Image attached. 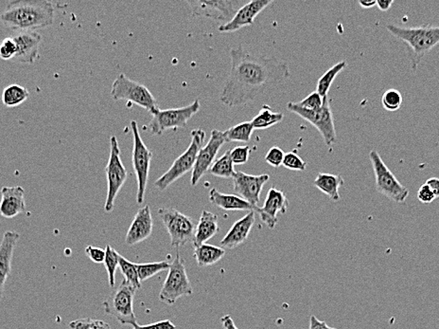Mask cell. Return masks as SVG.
<instances>
[{
    "mask_svg": "<svg viewBox=\"0 0 439 329\" xmlns=\"http://www.w3.org/2000/svg\"><path fill=\"white\" fill-rule=\"evenodd\" d=\"M108 182V192L106 200H105V213H111L114 209L115 200L119 194L122 186L124 185L128 178L126 168L122 162L120 157V148L119 142L115 136L110 138V155L106 167H105Z\"/></svg>",
    "mask_w": 439,
    "mask_h": 329,
    "instance_id": "cell-10",
    "label": "cell"
},
{
    "mask_svg": "<svg viewBox=\"0 0 439 329\" xmlns=\"http://www.w3.org/2000/svg\"><path fill=\"white\" fill-rule=\"evenodd\" d=\"M359 4L363 9L373 8L374 6L377 5V0H372V1H359Z\"/></svg>",
    "mask_w": 439,
    "mask_h": 329,
    "instance_id": "cell-50",
    "label": "cell"
},
{
    "mask_svg": "<svg viewBox=\"0 0 439 329\" xmlns=\"http://www.w3.org/2000/svg\"><path fill=\"white\" fill-rule=\"evenodd\" d=\"M119 267L122 275L124 276V280L128 284L135 288V290H139L142 288V282H140L139 275H137L135 264L131 261L127 260L124 256L120 255Z\"/></svg>",
    "mask_w": 439,
    "mask_h": 329,
    "instance_id": "cell-35",
    "label": "cell"
},
{
    "mask_svg": "<svg viewBox=\"0 0 439 329\" xmlns=\"http://www.w3.org/2000/svg\"><path fill=\"white\" fill-rule=\"evenodd\" d=\"M272 3V0H252L243 5L229 22L219 27V32H234L251 26L254 24L256 17Z\"/></svg>",
    "mask_w": 439,
    "mask_h": 329,
    "instance_id": "cell-19",
    "label": "cell"
},
{
    "mask_svg": "<svg viewBox=\"0 0 439 329\" xmlns=\"http://www.w3.org/2000/svg\"><path fill=\"white\" fill-rule=\"evenodd\" d=\"M403 96L397 89H388L381 97V105L386 112H394L401 109Z\"/></svg>",
    "mask_w": 439,
    "mask_h": 329,
    "instance_id": "cell-36",
    "label": "cell"
},
{
    "mask_svg": "<svg viewBox=\"0 0 439 329\" xmlns=\"http://www.w3.org/2000/svg\"><path fill=\"white\" fill-rule=\"evenodd\" d=\"M158 215L169 233L172 247L178 248L193 240L197 225L193 218L172 208H160Z\"/></svg>",
    "mask_w": 439,
    "mask_h": 329,
    "instance_id": "cell-11",
    "label": "cell"
},
{
    "mask_svg": "<svg viewBox=\"0 0 439 329\" xmlns=\"http://www.w3.org/2000/svg\"><path fill=\"white\" fill-rule=\"evenodd\" d=\"M225 255V248L207 244V243L194 247V253H193L199 267H208V266L214 265L222 260Z\"/></svg>",
    "mask_w": 439,
    "mask_h": 329,
    "instance_id": "cell-27",
    "label": "cell"
},
{
    "mask_svg": "<svg viewBox=\"0 0 439 329\" xmlns=\"http://www.w3.org/2000/svg\"><path fill=\"white\" fill-rule=\"evenodd\" d=\"M193 295L192 284L185 270V260L177 250L175 260L170 264L169 273L159 293V300L172 306L183 296Z\"/></svg>",
    "mask_w": 439,
    "mask_h": 329,
    "instance_id": "cell-6",
    "label": "cell"
},
{
    "mask_svg": "<svg viewBox=\"0 0 439 329\" xmlns=\"http://www.w3.org/2000/svg\"><path fill=\"white\" fill-rule=\"evenodd\" d=\"M285 153L282 148L273 147L270 148L269 151L265 156V162L273 167H280L282 165L284 160Z\"/></svg>",
    "mask_w": 439,
    "mask_h": 329,
    "instance_id": "cell-42",
    "label": "cell"
},
{
    "mask_svg": "<svg viewBox=\"0 0 439 329\" xmlns=\"http://www.w3.org/2000/svg\"><path fill=\"white\" fill-rule=\"evenodd\" d=\"M393 3V0H377L378 8L380 9L381 12L388 11Z\"/></svg>",
    "mask_w": 439,
    "mask_h": 329,
    "instance_id": "cell-49",
    "label": "cell"
},
{
    "mask_svg": "<svg viewBox=\"0 0 439 329\" xmlns=\"http://www.w3.org/2000/svg\"><path fill=\"white\" fill-rule=\"evenodd\" d=\"M255 221L256 213L254 211H250L245 217L236 221L225 237L221 241L222 248L225 250V248L233 250V248L243 244L247 241L248 235L255 224Z\"/></svg>",
    "mask_w": 439,
    "mask_h": 329,
    "instance_id": "cell-23",
    "label": "cell"
},
{
    "mask_svg": "<svg viewBox=\"0 0 439 329\" xmlns=\"http://www.w3.org/2000/svg\"><path fill=\"white\" fill-rule=\"evenodd\" d=\"M219 230L218 215L210 211H203L195 229L194 237L192 240L193 246L197 247V246L205 244L207 241L215 237Z\"/></svg>",
    "mask_w": 439,
    "mask_h": 329,
    "instance_id": "cell-24",
    "label": "cell"
},
{
    "mask_svg": "<svg viewBox=\"0 0 439 329\" xmlns=\"http://www.w3.org/2000/svg\"><path fill=\"white\" fill-rule=\"evenodd\" d=\"M19 240V233L7 231L0 242V302L3 297L5 285L11 273L12 258Z\"/></svg>",
    "mask_w": 439,
    "mask_h": 329,
    "instance_id": "cell-20",
    "label": "cell"
},
{
    "mask_svg": "<svg viewBox=\"0 0 439 329\" xmlns=\"http://www.w3.org/2000/svg\"><path fill=\"white\" fill-rule=\"evenodd\" d=\"M131 128L133 138H134V148H133V167L137 178V202L142 204L144 202L145 193L149 180L150 162L153 160V152L146 147L140 136L139 125L135 120H132Z\"/></svg>",
    "mask_w": 439,
    "mask_h": 329,
    "instance_id": "cell-12",
    "label": "cell"
},
{
    "mask_svg": "<svg viewBox=\"0 0 439 329\" xmlns=\"http://www.w3.org/2000/svg\"><path fill=\"white\" fill-rule=\"evenodd\" d=\"M282 165L287 169L301 171V172L307 168V162L293 151L286 153Z\"/></svg>",
    "mask_w": 439,
    "mask_h": 329,
    "instance_id": "cell-39",
    "label": "cell"
},
{
    "mask_svg": "<svg viewBox=\"0 0 439 329\" xmlns=\"http://www.w3.org/2000/svg\"><path fill=\"white\" fill-rule=\"evenodd\" d=\"M133 329H177V326L170 320H163L146 326H140L137 323L133 326Z\"/></svg>",
    "mask_w": 439,
    "mask_h": 329,
    "instance_id": "cell-45",
    "label": "cell"
},
{
    "mask_svg": "<svg viewBox=\"0 0 439 329\" xmlns=\"http://www.w3.org/2000/svg\"><path fill=\"white\" fill-rule=\"evenodd\" d=\"M253 131H254V127L251 122H245L228 128L227 130L223 132V136H224L225 142H248L251 140Z\"/></svg>",
    "mask_w": 439,
    "mask_h": 329,
    "instance_id": "cell-31",
    "label": "cell"
},
{
    "mask_svg": "<svg viewBox=\"0 0 439 329\" xmlns=\"http://www.w3.org/2000/svg\"><path fill=\"white\" fill-rule=\"evenodd\" d=\"M153 228H154V220H153L152 212L150 206L145 205L137 211L135 215L131 226L126 233L125 243L128 246H134L143 242L152 235Z\"/></svg>",
    "mask_w": 439,
    "mask_h": 329,
    "instance_id": "cell-21",
    "label": "cell"
},
{
    "mask_svg": "<svg viewBox=\"0 0 439 329\" xmlns=\"http://www.w3.org/2000/svg\"><path fill=\"white\" fill-rule=\"evenodd\" d=\"M105 253L106 255H105L104 267L107 271L110 287L114 288L116 284V271L120 265V253L110 245H107L105 248Z\"/></svg>",
    "mask_w": 439,
    "mask_h": 329,
    "instance_id": "cell-34",
    "label": "cell"
},
{
    "mask_svg": "<svg viewBox=\"0 0 439 329\" xmlns=\"http://www.w3.org/2000/svg\"><path fill=\"white\" fill-rule=\"evenodd\" d=\"M287 109L313 125L319 131L324 142L328 147H332L337 142L335 118H333L332 107H330V97L324 98L323 105L317 110L304 109L300 107L297 103L293 102L288 103Z\"/></svg>",
    "mask_w": 439,
    "mask_h": 329,
    "instance_id": "cell-7",
    "label": "cell"
},
{
    "mask_svg": "<svg viewBox=\"0 0 439 329\" xmlns=\"http://www.w3.org/2000/svg\"><path fill=\"white\" fill-rule=\"evenodd\" d=\"M170 264L167 261H161V262L135 264L137 275H139L140 282H144L150 277H154L162 271L169 270Z\"/></svg>",
    "mask_w": 439,
    "mask_h": 329,
    "instance_id": "cell-33",
    "label": "cell"
},
{
    "mask_svg": "<svg viewBox=\"0 0 439 329\" xmlns=\"http://www.w3.org/2000/svg\"><path fill=\"white\" fill-rule=\"evenodd\" d=\"M85 255L89 256V259L91 260L92 262L96 264L104 263L105 255H106L104 248L89 246V247L85 248Z\"/></svg>",
    "mask_w": 439,
    "mask_h": 329,
    "instance_id": "cell-43",
    "label": "cell"
},
{
    "mask_svg": "<svg viewBox=\"0 0 439 329\" xmlns=\"http://www.w3.org/2000/svg\"><path fill=\"white\" fill-rule=\"evenodd\" d=\"M308 329H337L335 328H330L327 325V323L324 321L318 320L315 315L311 316L310 319V328Z\"/></svg>",
    "mask_w": 439,
    "mask_h": 329,
    "instance_id": "cell-46",
    "label": "cell"
},
{
    "mask_svg": "<svg viewBox=\"0 0 439 329\" xmlns=\"http://www.w3.org/2000/svg\"><path fill=\"white\" fill-rule=\"evenodd\" d=\"M284 119V115L280 112H273L268 105H264L257 116L251 120L255 129H267L273 125L280 124Z\"/></svg>",
    "mask_w": 439,
    "mask_h": 329,
    "instance_id": "cell-28",
    "label": "cell"
},
{
    "mask_svg": "<svg viewBox=\"0 0 439 329\" xmlns=\"http://www.w3.org/2000/svg\"><path fill=\"white\" fill-rule=\"evenodd\" d=\"M386 30L393 36L405 42L412 51L413 67H418L426 54L439 44V27L426 26L403 28L393 24L386 25Z\"/></svg>",
    "mask_w": 439,
    "mask_h": 329,
    "instance_id": "cell-3",
    "label": "cell"
},
{
    "mask_svg": "<svg viewBox=\"0 0 439 329\" xmlns=\"http://www.w3.org/2000/svg\"><path fill=\"white\" fill-rule=\"evenodd\" d=\"M111 96L115 101H126L128 107L137 105L154 115L159 110L158 103L153 93L144 85L130 79L122 74L113 82Z\"/></svg>",
    "mask_w": 439,
    "mask_h": 329,
    "instance_id": "cell-5",
    "label": "cell"
},
{
    "mask_svg": "<svg viewBox=\"0 0 439 329\" xmlns=\"http://www.w3.org/2000/svg\"><path fill=\"white\" fill-rule=\"evenodd\" d=\"M425 184L430 188L431 192L434 193L435 197L436 198H439V178H429L427 182H425Z\"/></svg>",
    "mask_w": 439,
    "mask_h": 329,
    "instance_id": "cell-47",
    "label": "cell"
},
{
    "mask_svg": "<svg viewBox=\"0 0 439 329\" xmlns=\"http://www.w3.org/2000/svg\"><path fill=\"white\" fill-rule=\"evenodd\" d=\"M54 19V3L47 0H11L0 12V24L16 32L46 29Z\"/></svg>",
    "mask_w": 439,
    "mask_h": 329,
    "instance_id": "cell-2",
    "label": "cell"
},
{
    "mask_svg": "<svg viewBox=\"0 0 439 329\" xmlns=\"http://www.w3.org/2000/svg\"><path fill=\"white\" fill-rule=\"evenodd\" d=\"M251 149L248 145L237 147L230 150V157L236 165L245 164L249 160Z\"/></svg>",
    "mask_w": 439,
    "mask_h": 329,
    "instance_id": "cell-41",
    "label": "cell"
},
{
    "mask_svg": "<svg viewBox=\"0 0 439 329\" xmlns=\"http://www.w3.org/2000/svg\"><path fill=\"white\" fill-rule=\"evenodd\" d=\"M30 97L29 90L17 84L5 87L2 92V103L7 107H16L26 102Z\"/></svg>",
    "mask_w": 439,
    "mask_h": 329,
    "instance_id": "cell-29",
    "label": "cell"
},
{
    "mask_svg": "<svg viewBox=\"0 0 439 329\" xmlns=\"http://www.w3.org/2000/svg\"><path fill=\"white\" fill-rule=\"evenodd\" d=\"M324 98L321 97L317 92L311 93L307 97L304 98L302 101L297 103L300 107L307 110H317L322 107Z\"/></svg>",
    "mask_w": 439,
    "mask_h": 329,
    "instance_id": "cell-40",
    "label": "cell"
},
{
    "mask_svg": "<svg viewBox=\"0 0 439 329\" xmlns=\"http://www.w3.org/2000/svg\"><path fill=\"white\" fill-rule=\"evenodd\" d=\"M16 45L11 36L6 37L0 41V59L3 61H12L16 55Z\"/></svg>",
    "mask_w": 439,
    "mask_h": 329,
    "instance_id": "cell-38",
    "label": "cell"
},
{
    "mask_svg": "<svg viewBox=\"0 0 439 329\" xmlns=\"http://www.w3.org/2000/svg\"><path fill=\"white\" fill-rule=\"evenodd\" d=\"M135 288L124 280L114 288L111 295L104 302V312L113 316L122 325L135 326L137 317L134 312Z\"/></svg>",
    "mask_w": 439,
    "mask_h": 329,
    "instance_id": "cell-8",
    "label": "cell"
},
{
    "mask_svg": "<svg viewBox=\"0 0 439 329\" xmlns=\"http://www.w3.org/2000/svg\"><path fill=\"white\" fill-rule=\"evenodd\" d=\"M194 17L229 22L243 6L239 0H196L187 1Z\"/></svg>",
    "mask_w": 439,
    "mask_h": 329,
    "instance_id": "cell-14",
    "label": "cell"
},
{
    "mask_svg": "<svg viewBox=\"0 0 439 329\" xmlns=\"http://www.w3.org/2000/svg\"><path fill=\"white\" fill-rule=\"evenodd\" d=\"M232 180L235 194L247 200L251 205L257 206L260 202L263 187L269 182L270 176L249 175L238 171Z\"/></svg>",
    "mask_w": 439,
    "mask_h": 329,
    "instance_id": "cell-15",
    "label": "cell"
},
{
    "mask_svg": "<svg viewBox=\"0 0 439 329\" xmlns=\"http://www.w3.org/2000/svg\"><path fill=\"white\" fill-rule=\"evenodd\" d=\"M225 142L223 132L213 129L207 144L202 147L197 156L196 163L193 168L192 180H190L192 186H196L201 178L204 177L205 173L212 167L218 152L220 151L221 147L224 145Z\"/></svg>",
    "mask_w": 439,
    "mask_h": 329,
    "instance_id": "cell-16",
    "label": "cell"
},
{
    "mask_svg": "<svg viewBox=\"0 0 439 329\" xmlns=\"http://www.w3.org/2000/svg\"><path fill=\"white\" fill-rule=\"evenodd\" d=\"M289 200L287 195L282 190L271 188L268 191L267 197L262 208L256 206L254 212L258 213L260 220L269 229H273L278 223V213H287Z\"/></svg>",
    "mask_w": 439,
    "mask_h": 329,
    "instance_id": "cell-17",
    "label": "cell"
},
{
    "mask_svg": "<svg viewBox=\"0 0 439 329\" xmlns=\"http://www.w3.org/2000/svg\"><path fill=\"white\" fill-rule=\"evenodd\" d=\"M16 45V55L12 62L19 64H34L39 59L42 35L38 32H16L12 35Z\"/></svg>",
    "mask_w": 439,
    "mask_h": 329,
    "instance_id": "cell-18",
    "label": "cell"
},
{
    "mask_svg": "<svg viewBox=\"0 0 439 329\" xmlns=\"http://www.w3.org/2000/svg\"><path fill=\"white\" fill-rule=\"evenodd\" d=\"M210 174L214 177L223 178H233L236 174L234 163L230 157V150L225 152L222 157L216 160L210 169Z\"/></svg>",
    "mask_w": 439,
    "mask_h": 329,
    "instance_id": "cell-32",
    "label": "cell"
},
{
    "mask_svg": "<svg viewBox=\"0 0 439 329\" xmlns=\"http://www.w3.org/2000/svg\"><path fill=\"white\" fill-rule=\"evenodd\" d=\"M190 134H192V142L187 150L175 160L172 167L164 175L155 180V187L158 190H166L172 183L194 168L197 156L204 147L205 132L202 128H198V129L192 130Z\"/></svg>",
    "mask_w": 439,
    "mask_h": 329,
    "instance_id": "cell-4",
    "label": "cell"
},
{
    "mask_svg": "<svg viewBox=\"0 0 439 329\" xmlns=\"http://www.w3.org/2000/svg\"><path fill=\"white\" fill-rule=\"evenodd\" d=\"M416 197H418V200H420L421 203H424V204H430V203L433 202L436 198L430 188H429L425 183L418 189Z\"/></svg>",
    "mask_w": 439,
    "mask_h": 329,
    "instance_id": "cell-44",
    "label": "cell"
},
{
    "mask_svg": "<svg viewBox=\"0 0 439 329\" xmlns=\"http://www.w3.org/2000/svg\"><path fill=\"white\" fill-rule=\"evenodd\" d=\"M232 70L220 95L225 107H235L254 102L266 90L290 76L287 63L247 52L242 46L230 51Z\"/></svg>",
    "mask_w": 439,
    "mask_h": 329,
    "instance_id": "cell-1",
    "label": "cell"
},
{
    "mask_svg": "<svg viewBox=\"0 0 439 329\" xmlns=\"http://www.w3.org/2000/svg\"><path fill=\"white\" fill-rule=\"evenodd\" d=\"M347 66V61L343 60V61L338 62L335 66L330 67V69L328 70V72H326L325 74L319 78V80H318L317 85H316V92L322 98L328 97V92H330V87H332L335 78L337 77L338 74H341Z\"/></svg>",
    "mask_w": 439,
    "mask_h": 329,
    "instance_id": "cell-30",
    "label": "cell"
},
{
    "mask_svg": "<svg viewBox=\"0 0 439 329\" xmlns=\"http://www.w3.org/2000/svg\"><path fill=\"white\" fill-rule=\"evenodd\" d=\"M25 190L21 186L3 187L0 200V215L4 218H14L26 213Z\"/></svg>",
    "mask_w": 439,
    "mask_h": 329,
    "instance_id": "cell-22",
    "label": "cell"
},
{
    "mask_svg": "<svg viewBox=\"0 0 439 329\" xmlns=\"http://www.w3.org/2000/svg\"><path fill=\"white\" fill-rule=\"evenodd\" d=\"M70 329H111L109 323L98 319L85 318L70 321Z\"/></svg>",
    "mask_w": 439,
    "mask_h": 329,
    "instance_id": "cell-37",
    "label": "cell"
},
{
    "mask_svg": "<svg viewBox=\"0 0 439 329\" xmlns=\"http://www.w3.org/2000/svg\"><path fill=\"white\" fill-rule=\"evenodd\" d=\"M370 159L375 174L376 189L378 193L394 202L405 203L409 195L407 188L398 182L376 150H371Z\"/></svg>",
    "mask_w": 439,
    "mask_h": 329,
    "instance_id": "cell-9",
    "label": "cell"
},
{
    "mask_svg": "<svg viewBox=\"0 0 439 329\" xmlns=\"http://www.w3.org/2000/svg\"><path fill=\"white\" fill-rule=\"evenodd\" d=\"M345 184V180L340 175L327 174V173H318L313 185L320 190L324 194L327 195L333 202H339V189Z\"/></svg>",
    "mask_w": 439,
    "mask_h": 329,
    "instance_id": "cell-26",
    "label": "cell"
},
{
    "mask_svg": "<svg viewBox=\"0 0 439 329\" xmlns=\"http://www.w3.org/2000/svg\"><path fill=\"white\" fill-rule=\"evenodd\" d=\"M210 202L221 208V209L228 211H250L254 210L256 206L251 205L247 200L237 195H227L219 192L216 188H212L210 191Z\"/></svg>",
    "mask_w": 439,
    "mask_h": 329,
    "instance_id": "cell-25",
    "label": "cell"
},
{
    "mask_svg": "<svg viewBox=\"0 0 439 329\" xmlns=\"http://www.w3.org/2000/svg\"><path fill=\"white\" fill-rule=\"evenodd\" d=\"M221 321H222L223 328L225 329H239L236 326L230 315L224 316L221 319Z\"/></svg>",
    "mask_w": 439,
    "mask_h": 329,
    "instance_id": "cell-48",
    "label": "cell"
},
{
    "mask_svg": "<svg viewBox=\"0 0 439 329\" xmlns=\"http://www.w3.org/2000/svg\"><path fill=\"white\" fill-rule=\"evenodd\" d=\"M201 107L199 100H195L192 104L178 109L158 110L153 115L149 128L154 135H162L170 129L185 127Z\"/></svg>",
    "mask_w": 439,
    "mask_h": 329,
    "instance_id": "cell-13",
    "label": "cell"
}]
</instances>
